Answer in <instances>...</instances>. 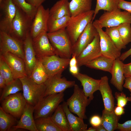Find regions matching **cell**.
Masks as SVG:
<instances>
[{
	"mask_svg": "<svg viewBox=\"0 0 131 131\" xmlns=\"http://www.w3.org/2000/svg\"><path fill=\"white\" fill-rule=\"evenodd\" d=\"M47 35L56 55L62 58H70L72 55V45L66 29L47 33Z\"/></svg>",
	"mask_w": 131,
	"mask_h": 131,
	"instance_id": "1",
	"label": "cell"
},
{
	"mask_svg": "<svg viewBox=\"0 0 131 131\" xmlns=\"http://www.w3.org/2000/svg\"><path fill=\"white\" fill-rule=\"evenodd\" d=\"M19 79L22 83L23 94L26 102L35 107L44 97L45 85L38 84L27 76Z\"/></svg>",
	"mask_w": 131,
	"mask_h": 131,
	"instance_id": "2",
	"label": "cell"
},
{
	"mask_svg": "<svg viewBox=\"0 0 131 131\" xmlns=\"http://www.w3.org/2000/svg\"><path fill=\"white\" fill-rule=\"evenodd\" d=\"M94 12V10H91L75 16H71L66 29L72 45L88 24L92 21Z\"/></svg>",
	"mask_w": 131,
	"mask_h": 131,
	"instance_id": "3",
	"label": "cell"
},
{
	"mask_svg": "<svg viewBox=\"0 0 131 131\" xmlns=\"http://www.w3.org/2000/svg\"><path fill=\"white\" fill-rule=\"evenodd\" d=\"M33 20L16 6V14L12 22L9 34L24 41L27 35L30 32Z\"/></svg>",
	"mask_w": 131,
	"mask_h": 131,
	"instance_id": "4",
	"label": "cell"
},
{
	"mask_svg": "<svg viewBox=\"0 0 131 131\" xmlns=\"http://www.w3.org/2000/svg\"><path fill=\"white\" fill-rule=\"evenodd\" d=\"M64 92L50 95L44 97L35 107L34 119L43 117H51L60 104L63 101Z\"/></svg>",
	"mask_w": 131,
	"mask_h": 131,
	"instance_id": "5",
	"label": "cell"
},
{
	"mask_svg": "<svg viewBox=\"0 0 131 131\" xmlns=\"http://www.w3.org/2000/svg\"><path fill=\"white\" fill-rule=\"evenodd\" d=\"M74 87L73 93L67 100L66 103L72 113L82 119H86V108L91 100L85 96L83 90L77 85L75 84Z\"/></svg>",
	"mask_w": 131,
	"mask_h": 131,
	"instance_id": "6",
	"label": "cell"
},
{
	"mask_svg": "<svg viewBox=\"0 0 131 131\" xmlns=\"http://www.w3.org/2000/svg\"><path fill=\"white\" fill-rule=\"evenodd\" d=\"M97 20L102 28L118 26L123 23L131 24V14L119 8L111 11H105Z\"/></svg>",
	"mask_w": 131,
	"mask_h": 131,
	"instance_id": "7",
	"label": "cell"
},
{
	"mask_svg": "<svg viewBox=\"0 0 131 131\" xmlns=\"http://www.w3.org/2000/svg\"><path fill=\"white\" fill-rule=\"evenodd\" d=\"M92 23L99 36L101 55L114 60L119 57L121 54V51L116 48L108 35L103 30L97 19L93 21Z\"/></svg>",
	"mask_w": 131,
	"mask_h": 131,
	"instance_id": "8",
	"label": "cell"
},
{
	"mask_svg": "<svg viewBox=\"0 0 131 131\" xmlns=\"http://www.w3.org/2000/svg\"><path fill=\"white\" fill-rule=\"evenodd\" d=\"M8 52L18 56L24 60V41L0 31V54Z\"/></svg>",
	"mask_w": 131,
	"mask_h": 131,
	"instance_id": "9",
	"label": "cell"
},
{
	"mask_svg": "<svg viewBox=\"0 0 131 131\" xmlns=\"http://www.w3.org/2000/svg\"><path fill=\"white\" fill-rule=\"evenodd\" d=\"M1 102L3 110L16 118H20L26 103L23 94L19 92L8 96Z\"/></svg>",
	"mask_w": 131,
	"mask_h": 131,
	"instance_id": "10",
	"label": "cell"
},
{
	"mask_svg": "<svg viewBox=\"0 0 131 131\" xmlns=\"http://www.w3.org/2000/svg\"><path fill=\"white\" fill-rule=\"evenodd\" d=\"M16 9L12 0H3L0 3V31L9 34Z\"/></svg>",
	"mask_w": 131,
	"mask_h": 131,
	"instance_id": "11",
	"label": "cell"
},
{
	"mask_svg": "<svg viewBox=\"0 0 131 131\" xmlns=\"http://www.w3.org/2000/svg\"><path fill=\"white\" fill-rule=\"evenodd\" d=\"M44 83L46 87L44 97L64 92L66 89L74 86L75 84L74 81H68L62 77V73L49 77Z\"/></svg>",
	"mask_w": 131,
	"mask_h": 131,
	"instance_id": "12",
	"label": "cell"
},
{
	"mask_svg": "<svg viewBox=\"0 0 131 131\" xmlns=\"http://www.w3.org/2000/svg\"><path fill=\"white\" fill-rule=\"evenodd\" d=\"M40 59L49 77L62 73L69 65L70 59L62 58L56 55L46 56Z\"/></svg>",
	"mask_w": 131,
	"mask_h": 131,
	"instance_id": "13",
	"label": "cell"
},
{
	"mask_svg": "<svg viewBox=\"0 0 131 131\" xmlns=\"http://www.w3.org/2000/svg\"><path fill=\"white\" fill-rule=\"evenodd\" d=\"M92 21L86 26L76 42L72 45V55L77 58L82 51L94 39L98 33Z\"/></svg>",
	"mask_w": 131,
	"mask_h": 131,
	"instance_id": "14",
	"label": "cell"
},
{
	"mask_svg": "<svg viewBox=\"0 0 131 131\" xmlns=\"http://www.w3.org/2000/svg\"><path fill=\"white\" fill-rule=\"evenodd\" d=\"M47 33L44 31L33 39V47L37 58L56 55L55 49L48 37Z\"/></svg>",
	"mask_w": 131,
	"mask_h": 131,
	"instance_id": "15",
	"label": "cell"
},
{
	"mask_svg": "<svg viewBox=\"0 0 131 131\" xmlns=\"http://www.w3.org/2000/svg\"><path fill=\"white\" fill-rule=\"evenodd\" d=\"M49 10L48 8L45 9L42 5L37 8L36 13L33 20L30 32L32 39L36 37L44 31L47 32Z\"/></svg>",
	"mask_w": 131,
	"mask_h": 131,
	"instance_id": "16",
	"label": "cell"
},
{
	"mask_svg": "<svg viewBox=\"0 0 131 131\" xmlns=\"http://www.w3.org/2000/svg\"><path fill=\"white\" fill-rule=\"evenodd\" d=\"M100 38L98 33L92 42L86 47L76 58L78 67L87 63L101 55Z\"/></svg>",
	"mask_w": 131,
	"mask_h": 131,
	"instance_id": "17",
	"label": "cell"
},
{
	"mask_svg": "<svg viewBox=\"0 0 131 131\" xmlns=\"http://www.w3.org/2000/svg\"><path fill=\"white\" fill-rule=\"evenodd\" d=\"M35 107L26 103L23 113L17 124L10 131L19 129L30 131H38L35 125L33 114Z\"/></svg>",
	"mask_w": 131,
	"mask_h": 131,
	"instance_id": "18",
	"label": "cell"
},
{
	"mask_svg": "<svg viewBox=\"0 0 131 131\" xmlns=\"http://www.w3.org/2000/svg\"><path fill=\"white\" fill-rule=\"evenodd\" d=\"M32 40L29 33L27 35L24 41V61L26 74L29 77L31 76L37 61V58L33 47Z\"/></svg>",
	"mask_w": 131,
	"mask_h": 131,
	"instance_id": "19",
	"label": "cell"
},
{
	"mask_svg": "<svg viewBox=\"0 0 131 131\" xmlns=\"http://www.w3.org/2000/svg\"><path fill=\"white\" fill-rule=\"evenodd\" d=\"M1 55L4 57L11 70L15 79L27 76L24 62L23 59L9 52Z\"/></svg>",
	"mask_w": 131,
	"mask_h": 131,
	"instance_id": "20",
	"label": "cell"
},
{
	"mask_svg": "<svg viewBox=\"0 0 131 131\" xmlns=\"http://www.w3.org/2000/svg\"><path fill=\"white\" fill-rule=\"evenodd\" d=\"M98 90L102 95L104 109L106 111L112 112L115 108V98L108 83V79L106 76L101 77Z\"/></svg>",
	"mask_w": 131,
	"mask_h": 131,
	"instance_id": "21",
	"label": "cell"
},
{
	"mask_svg": "<svg viewBox=\"0 0 131 131\" xmlns=\"http://www.w3.org/2000/svg\"><path fill=\"white\" fill-rule=\"evenodd\" d=\"M73 76L81 82L85 96L91 100H92L94 98V93L98 90L100 79H94L79 72Z\"/></svg>",
	"mask_w": 131,
	"mask_h": 131,
	"instance_id": "22",
	"label": "cell"
},
{
	"mask_svg": "<svg viewBox=\"0 0 131 131\" xmlns=\"http://www.w3.org/2000/svg\"><path fill=\"white\" fill-rule=\"evenodd\" d=\"M124 63L119 57L114 60L111 72V83L119 91L122 92L125 78L123 69Z\"/></svg>",
	"mask_w": 131,
	"mask_h": 131,
	"instance_id": "23",
	"label": "cell"
},
{
	"mask_svg": "<svg viewBox=\"0 0 131 131\" xmlns=\"http://www.w3.org/2000/svg\"><path fill=\"white\" fill-rule=\"evenodd\" d=\"M71 131H86L87 125L85 123L83 119L73 115L69 109L66 102L62 104Z\"/></svg>",
	"mask_w": 131,
	"mask_h": 131,
	"instance_id": "24",
	"label": "cell"
},
{
	"mask_svg": "<svg viewBox=\"0 0 131 131\" xmlns=\"http://www.w3.org/2000/svg\"><path fill=\"white\" fill-rule=\"evenodd\" d=\"M66 15L71 16L68 0H59L49 9L50 18L58 19Z\"/></svg>",
	"mask_w": 131,
	"mask_h": 131,
	"instance_id": "25",
	"label": "cell"
},
{
	"mask_svg": "<svg viewBox=\"0 0 131 131\" xmlns=\"http://www.w3.org/2000/svg\"><path fill=\"white\" fill-rule=\"evenodd\" d=\"M114 60L101 55L85 66L90 68L111 73Z\"/></svg>",
	"mask_w": 131,
	"mask_h": 131,
	"instance_id": "26",
	"label": "cell"
},
{
	"mask_svg": "<svg viewBox=\"0 0 131 131\" xmlns=\"http://www.w3.org/2000/svg\"><path fill=\"white\" fill-rule=\"evenodd\" d=\"M51 117L56 125L62 131H71L62 105L58 106Z\"/></svg>",
	"mask_w": 131,
	"mask_h": 131,
	"instance_id": "27",
	"label": "cell"
},
{
	"mask_svg": "<svg viewBox=\"0 0 131 131\" xmlns=\"http://www.w3.org/2000/svg\"><path fill=\"white\" fill-rule=\"evenodd\" d=\"M92 0H71L69 2L71 16L91 10Z\"/></svg>",
	"mask_w": 131,
	"mask_h": 131,
	"instance_id": "28",
	"label": "cell"
},
{
	"mask_svg": "<svg viewBox=\"0 0 131 131\" xmlns=\"http://www.w3.org/2000/svg\"><path fill=\"white\" fill-rule=\"evenodd\" d=\"M120 116H117L114 111L108 112L104 109L101 116V124L107 131H113L117 129Z\"/></svg>",
	"mask_w": 131,
	"mask_h": 131,
	"instance_id": "29",
	"label": "cell"
},
{
	"mask_svg": "<svg viewBox=\"0 0 131 131\" xmlns=\"http://www.w3.org/2000/svg\"><path fill=\"white\" fill-rule=\"evenodd\" d=\"M49 77L41 60L37 58L36 64L30 78L35 83L41 84L44 83Z\"/></svg>",
	"mask_w": 131,
	"mask_h": 131,
	"instance_id": "30",
	"label": "cell"
},
{
	"mask_svg": "<svg viewBox=\"0 0 131 131\" xmlns=\"http://www.w3.org/2000/svg\"><path fill=\"white\" fill-rule=\"evenodd\" d=\"M71 16L66 15L60 18L52 19L49 18L47 23V32H53L61 29L66 28Z\"/></svg>",
	"mask_w": 131,
	"mask_h": 131,
	"instance_id": "31",
	"label": "cell"
},
{
	"mask_svg": "<svg viewBox=\"0 0 131 131\" xmlns=\"http://www.w3.org/2000/svg\"><path fill=\"white\" fill-rule=\"evenodd\" d=\"M16 118L5 112L0 107V131H10L17 123Z\"/></svg>",
	"mask_w": 131,
	"mask_h": 131,
	"instance_id": "32",
	"label": "cell"
},
{
	"mask_svg": "<svg viewBox=\"0 0 131 131\" xmlns=\"http://www.w3.org/2000/svg\"><path fill=\"white\" fill-rule=\"evenodd\" d=\"M35 121L38 131H62L55 124L51 117H40Z\"/></svg>",
	"mask_w": 131,
	"mask_h": 131,
	"instance_id": "33",
	"label": "cell"
},
{
	"mask_svg": "<svg viewBox=\"0 0 131 131\" xmlns=\"http://www.w3.org/2000/svg\"><path fill=\"white\" fill-rule=\"evenodd\" d=\"M117 0H96L92 21L101 10L111 11L118 9Z\"/></svg>",
	"mask_w": 131,
	"mask_h": 131,
	"instance_id": "34",
	"label": "cell"
},
{
	"mask_svg": "<svg viewBox=\"0 0 131 131\" xmlns=\"http://www.w3.org/2000/svg\"><path fill=\"white\" fill-rule=\"evenodd\" d=\"M22 90L23 86L21 81L19 78L15 79L12 82L7 84L3 89L0 101L1 102L8 96Z\"/></svg>",
	"mask_w": 131,
	"mask_h": 131,
	"instance_id": "35",
	"label": "cell"
},
{
	"mask_svg": "<svg viewBox=\"0 0 131 131\" xmlns=\"http://www.w3.org/2000/svg\"><path fill=\"white\" fill-rule=\"evenodd\" d=\"M105 32L120 51L126 48L122 40L117 26L106 28Z\"/></svg>",
	"mask_w": 131,
	"mask_h": 131,
	"instance_id": "36",
	"label": "cell"
},
{
	"mask_svg": "<svg viewBox=\"0 0 131 131\" xmlns=\"http://www.w3.org/2000/svg\"><path fill=\"white\" fill-rule=\"evenodd\" d=\"M15 5L33 19L37 8L27 2L26 0H12Z\"/></svg>",
	"mask_w": 131,
	"mask_h": 131,
	"instance_id": "37",
	"label": "cell"
},
{
	"mask_svg": "<svg viewBox=\"0 0 131 131\" xmlns=\"http://www.w3.org/2000/svg\"><path fill=\"white\" fill-rule=\"evenodd\" d=\"M0 75L5 80L7 85L15 79L11 70L1 55H0Z\"/></svg>",
	"mask_w": 131,
	"mask_h": 131,
	"instance_id": "38",
	"label": "cell"
},
{
	"mask_svg": "<svg viewBox=\"0 0 131 131\" xmlns=\"http://www.w3.org/2000/svg\"><path fill=\"white\" fill-rule=\"evenodd\" d=\"M122 40L126 45L131 42V24L123 23L117 26Z\"/></svg>",
	"mask_w": 131,
	"mask_h": 131,
	"instance_id": "39",
	"label": "cell"
},
{
	"mask_svg": "<svg viewBox=\"0 0 131 131\" xmlns=\"http://www.w3.org/2000/svg\"><path fill=\"white\" fill-rule=\"evenodd\" d=\"M115 97L117 101V106L124 107L128 101L129 97H127L123 92H116L115 93Z\"/></svg>",
	"mask_w": 131,
	"mask_h": 131,
	"instance_id": "40",
	"label": "cell"
},
{
	"mask_svg": "<svg viewBox=\"0 0 131 131\" xmlns=\"http://www.w3.org/2000/svg\"><path fill=\"white\" fill-rule=\"evenodd\" d=\"M118 8L122 9L131 14V2L125 0H117Z\"/></svg>",
	"mask_w": 131,
	"mask_h": 131,
	"instance_id": "41",
	"label": "cell"
},
{
	"mask_svg": "<svg viewBox=\"0 0 131 131\" xmlns=\"http://www.w3.org/2000/svg\"><path fill=\"white\" fill-rule=\"evenodd\" d=\"M117 129L121 131H131V120L127 121L122 124L118 123Z\"/></svg>",
	"mask_w": 131,
	"mask_h": 131,
	"instance_id": "42",
	"label": "cell"
},
{
	"mask_svg": "<svg viewBox=\"0 0 131 131\" xmlns=\"http://www.w3.org/2000/svg\"><path fill=\"white\" fill-rule=\"evenodd\" d=\"M90 122L92 127L96 128L101 124V119L99 116L95 115L90 118Z\"/></svg>",
	"mask_w": 131,
	"mask_h": 131,
	"instance_id": "43",
	"label": "cell"
},
{
	"mask_svg": "<svg viewBox=\"0 0 131 131\" xmlns=\"http://www.w3.org/2000/svg\"><path fill=\"white\" fill-rule=\"evenodd\" d=\"M123 69L125 78L131 77V62L127 64H123Z\"/></svg>",
	"mask_w": 131,
	"mask_h": 131,
	"instance_id": "44",
	"label": "cell"
},
{
	"mask_svg": "<svg viewBox=\"0 0 131 131\" xmlns=\"http://www.w3.org/2000/svg\"><path fill=\"white\" fill-rule=\"evenodd\" d=\"M27 2L37 8L46 0H26Z\"/></svg>",
	"mask_w": 131,
	"mask_h": 131,
	"instance_id": "45",
	"label": "cell"
},
{
	"mask_svg": "<svg viewBox=\"0 0 131 131\" xmlns=\"http://www.w3.org/2000/svg\"><path fill=\"white\" fill-rule=\"evenodd\" d=\"M114 112L116 115L120 116L124 114V107L117 106L115 107Z\"/></svg>",
	"mask_w": 131,
	"mask_h": 131,
	"instance_id": "46",
	"label": "cell"
},
{
	"mask_svg": "<svg viewBox=\"0 0 131 131\" xmlns=\"http://www.w3.org/2000/svg\"><path fill=\"white\" fill-rule=\"evenodd\" d=\"M123 87L128 89L131 93V77L125 78Z\"/></svg>",
	"mask_w": 131,
	"mask_h": 131,
	"instance_id": "47",
	"label": "cell"
},
{
	"mask_svg": "<svg viewBox=\"0 0 131 131\" xmlns=\"http://www.w3.org/2000/svg\"><path fill=\"white\" fill-rule=\"evenodd\" d=\"M131 55V48L127 51L121 54L119 58L120 60L123 61Z\"/></svg>",
	"mask_w": 131,
	"mask_h": 131,
	"instance_id": "48",
	"label": "cell"
},
{
	"mask_svg": "<svg viewBox=\"0 0 131 131\" xmlns=\"http://www.w3.org/2000/svg\"><path fill=\"white\" fill-rule=\"evenodd\" d=\"M78 67L77 65L69 66V72L73 76L77 74L79 72Z\"/></svg>",
	"mask_w": 131,
	"mask_h": 131,
	"instance_id": "49",
	"label": "cell"
},
{
	"mask_svg": "<svg viewBox=\"0 0 131 131\" xmlns=\"http://www.w3.org/2000/svg\"><path fill=\"white\" fill-rule=\"evenodd\" d=\"M72 58L70 59L69 63V66H74L77 65V62L76 57L75 55H72Z\"/></svg>",
	"mask_w": 131,
	"mask_h": 131,
	"instance_id": "50",
	"label": "cell"
},
{
	"mask_svg": "<svg viewBox=\"0 0 131 131\" xmlns=\"http://www.w3.org/2000/svg\"><path fill=\"white\" fill-rule=\"evenodd\" d=\"M7 85L5 80L0 75V88L3 89Z\"/></svg>",
	"mask_w": 131,
	"mask_h": 131,
	"instance_id": "51",
	"label": "cell"
},
{
	"mask_svg": "<svg viewBox=\"0 0 131 131\" xmlns=\"http://www.w3.org/2000/svg\"><path fill=\"white\" fill-rule=\"evenodd\" d=\"M96 131H107L104 126L101 124L96 128Z\"/></svg>",
	"mask_w": 131,
	"mask_h": 131,
	"instance_id": "52",
	"label": "cell"
},
{
	"mask_svg": "<svg viewBox=\"0 0 131 131\" xmlns=\"http://www.w3.org/2000/svg\"><path fill=\"white\" fill-rule=\"evenodd\" d=\"M86 131H96V128L92 127L87 129Z\"/></svg>",
	"mask_w": 131,
	"mask_h": 131,
	"instance_id": "53",
	"label": "cell"
},
{
	"mask_svg": "<svg viewBox=\"0 0 131 131\" xmlns=\"http://www.w3.org/2000/svg\"><path fill=\"white\" fill-rule=\"evenodd\" d=\"M130 96L129 97V101L131 102V93L130 94Z\"/></svg>",
	"mask_w": 131,
	"mask_h": 131,
	"instance_id": "54",
	"label": "cell"
},
{
	"mask_svg": "<svg viewBox=\"0 0 131 131\" xmlns=\"http://www.w3.org/2000/svg\"><path fill=\"white\" fill-rule=\"evenodd\" d=\"M3 0H0V3Z\"/></svg>",
	"mask_w": 131,
	"mask_h": 131,
	"instance_id": "55",
	"label": "cell"
},
{
	"mask_svg": "<svg viewBox=\"0 0 131 131\" xmlns=\"http://www.w3.org/2000/svg\"><path fill=\"white\" fill-rule=\"evenodd\" d=\"M130 56H131V55Z\"/></svg>",
	"mask_w": 131,
	"mask_h": 131,
	"instance_id": "56",
	"label": "cell"
}]
</instances>
